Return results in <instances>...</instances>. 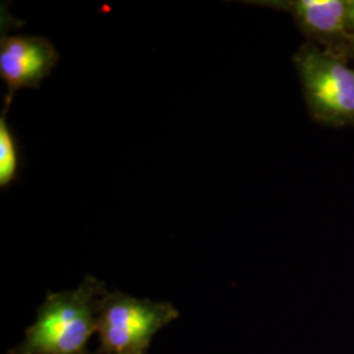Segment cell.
Instances as JSON below:
<instances>
[{
	"label": "cell",
	"mask_w": 354,
	"mask_h": 354,
	"mask_svg": "<svg viewBox=\"0 0 354 354\" xmlns=\"http://www.w3.org/2000/svg\"><path fill=\"white\" fill-rule=\"evenodd\" d=\"M106 291L102 281L86 276L74 290L46 292L23 340L7 354H89L97 307Z\"/></svg>",
	"instance_id": "6da1fadb"
},
{
	"label": "cell",
	"mask_w": 354,
	"mask_h": 354,
	"mask_svg": "<svg viewBox=\"0 0 354 354\" xmlns=\"http://www.w3.org/2000/svg\"><path fill=\"white\" fill-rule=\"evenodd\" d=\"M180 317L174 304L106 291L97 307L100 354H149L155 336Z\"/></svg>",
	"instance_id": "7a4b0ae2"
},
{
	"label": "cell",
	"mask_w": 354,
	"mask_h": 354,
	"mask_svg": "<svg viewBox=\"0 0 354 354\" xmlns=\"http://www.w3.org/2000/svg\"><path fill=\"white\" fill-rule=\"evenodd\" d=\"M292 61L313 118L329 127L354 125V68L342 51L306 42Z\"/></svg>",
	"instance_id": "3957f363"
},
{
	"label": "cell",
	"mask_w": 354,
	"mask_h": 354,
	"mask_svg": "<svg viewBox=\"0 0 354 354\" xmlns=\"http://www.w3.org/2000/svg\"><path fill=\"white\" fill-rule=\"evenodd\" d=\"M59 54L49 39L37 36H3L0 39V77L7 87L4 108L16 92L39 88L58 64Z\"/></svg>",
	"instance_id": "277c9868"
},
{
	"label": "cell",
	"mask_w": 354,
	"mask_h": 354,
	"mask_svg": "<svg viewBox=\"0 0 354 354\" xmlns=\"http://www.w3.org/2000/svg\"><path fill=\"white\" fill-rule=\"evenodd\" d=\"M250 4L290 13L307 37L330 49H335V41L344 39L349 45L353 37L348 23V0H266Z\"/></svg>",
	"instance_id": "5b68a950"
},
{
	"label": "cell",
	"mask_w": 354,
	"mask_h": 354,
	"mask_svg": "<svg viewBox=\"0 0 354 354\" xmlns=\"http://www.w3.org/2000/svg\"><path fill=\"white\" fill-rule=\"evenodd\" d=\"M8 109H3L0 117V188L6 189L17 180L20 171V147L10 124Z\"/></svg>",
	"instance_id": "8992f818"
},
{
	"label": "cell",
	"mask_w": 354,
	"mask_h": 354,
	"mask_svg": "<svg viewBox=\"0 0 354 354\" xmlns=\"http://www.w3.org/2000/svg\"><path fill=\"white\" fill-rule=\"evenodd\" d=\"M348 23L352 33H354V0H348Z\"/></svg>",
	"instance_id": "52a82bcc"
},
{
	"label": "cell",
	"mask_w": 354,
	"mask_h": 354,
	"mask_svg": "<svg viewBox=\"0 0 354 354\" xmlns=\"http://www.w3.org/2000/svg\"><path fill=\"white\" fill-rule=\"evenodd\" d=\"M349 50H351V53H352V55L354 57V33H353V37H352V39H351V42H349Z\"/></svg>",
	"instance_id": "ba28073f"
},
{
	"label": "cell",
	"mask_w": 354,
	"mask_h": 354,
	"mask_svg": "<svg viewBox=\"0 0 354 354\" xmlns=\"http://www.w3.org/2000/svg\"><path fill=\"white\" fill-rule=\"evenodd\" d=\"M89 354H100V353H99V352H97V351H91V352H89Z\"/></svg>",
	"instance_id": "9c48e42d"
}]
</instances>
